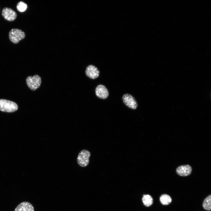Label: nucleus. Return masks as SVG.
Wrapping results in <instances>:
<instances>
[{
    "label": "nucleus",
    "instance_id": "4468645a",
    "mask_svg": "<svg viewBox=\"0 0 211 211\" xmlns=\"http://www.w3.org/2000/svg\"><path fill=\"white\" fill-rule=\"evenodd\" d=\"M27 8V4L22 1L19 2L16 6V8L17 10L21 12H23L25 11Z\"/></svg>",
    "mask_w": 211,
    "mask_h": 211
},
{
    "label": "nucleus",
    "instance_id": "39448f33",
    "mask_svg": "<svg viewBox=\"0 0 211 211\" xmlns=\"http://www.w3.org/2000/svg\"><path fill=\"white\" fill-rule=\"evenodd\" d=\"M122 99L124 103L129 108L135 109L137 108V103L131 95L127 93L124 94L122 96Z\"/></svg>",
    "mask_w": 211,
    "mask_h": 211
},
{
    "label": "nucleus",
    "instance_id": "ddd939ff",
    "mask_svg": "<svg viewBox=\"0 0 211 211\" xmlns=\"http://www.w3.org/2000/svg\"><path fill=\"white\" fill-rule=\"evenodd\" d=\"M204 208L207 211L211 210V195L207 196L204 200L203 203Z\"/></svg>",
    "mask_w": 211,
    "mask_h": 211
},
{
    "label": "nucleus",
    "instance_id": "f257e3e1",
    "mask_svg": "<svg viewBox=\"0 0 211 211\" xmlns=\"http://www.w3.org/2000/svg\"><path fill=\"white\" fill-rule=\"evenodd\" d=\"M18 108L15 103L9 100L0 99V110L3 112L11 113L16 111Z\"/></svg>",
    "mask_w": 211,
    "mask_h": 211
},
{
    "label": "nucleus",
    "instance_id": "0eeeda50",
    "mask_svg": "<svg viewBox=\"0 0 211 211\" xmlns=\"http://www.w3.org/2000/svg\"><path fill=\"white\" fill-rule=\"evenodd\" d=\"M86 75L92 79H95L99 76L100 71L95 66L92 65L88 66L85 70Z\"/></svg>",
    "mask_w": 211,
    "mask_h": 211
},
{
    "label": "nucleus",
    "instance_id": "1a4fd4ad",
    "mask_svg": "<svg viewBox=\"0 0 211 211\" xmlns=\"http://www.w3.org/2000/svg\"><path fill=\"white\" fill-rule=\"evenodd\" d=\"M192 168L189 165H181L178 167L176 170L177 173L182 176H186L190 175L192 171Z\"/></svg>",
    "mask_w": 211,
    "mask_h": 211
},
{
    "label": "nucleus",
    "instance_id": "9b49d317",
    "mask_svg": "<svg viewBox=\"0 0 211 211\" xmlns=\"http://www.w3.org/2000/svg\"><path fill=\"white\" fill-rule=\"evenodd\" d=\"M160 201L162 205H167L171 203L172 199L169 195L166 194H164L161 195L160 197Z\"/></svg>",
    "mask_w": 211,
    "mask_h": 211
},
{
    "label": "nucleus",
    "instance_id": "6e6552de",
    "mask_svg": "<svg viewBox=\"0 0 211 211\" xmlns=\"http://www.w3.org/2000/svg\"><path fill=\"white\" fill-rule=\"evenodd\" d=\"M95 93L98 97L103 99L106 98L109 95L108 89L104 86L102 84L97 86L95 89Z\"/></svg>",
    "mask_w": 211,
    "mask_h": 211
},
{
    "label": "nucleus",
    "instance_id": "7ed1b4c3",
    "mask_svg": "<svg viewBox=\"0 0 211 211\" xmlns=\"http://www.w3.org/2000/svg\"><path fill=\"white\" fill-rule=\"evenodd\" d=\"M91 155V153L88 150L86 149L81 150L77 157V162L79 165L82 167L87 166L89 163Z\"/></svg>",
    "mask_w": 211,
    "mask_h": 211
},
{
    "label": "nucleus",
    "instance_id": "f8f14e48",
    "mask_svg": "<svg viewBox=\"0 0 211 211\" xmlns=\"http://www.w3.org/2000/svg\"><path fill=\"white\" fill-rule=\"evenodd\" d=\"M142 201L144 205L147 207L150 206L153 203V198L149 195H144Z\"/></svg>",
    "mask_w": 211,
    "mask_h": 211
},
{
    "label": "nucleus",
    "instance_id": "9d476101",
    "mask_svg": "<svg viewBox=\"0 0 211 211\" xmlns=\"http://www.w3.org/2000/svg\"><path fill=\"white\" fill-rule=\"evenodd\" d=\"M14 211H34L33 205L28 202H23L19 204Z\"/></svg>",
    "mask_w": 211,
    "mask_h": 211
},
{
    "label": "nucleus",
    "instance_id": "20e7f679",
    "mask_svg": "<svg viewBox=\"0 0 211 211\" xmlns=\"http://www.w3.org/2000/svg\"><path fill=\"white\" fill-rule=\"evenodd\" d=\"M26 81L28 87L32 91H35L39 88L41 83V78L38 75L33 76H28Z\"/></svg>",
    "mask_w": 211,
    "mask_h": 211
},
{
    "label": "nucleus",
    "instance_id": "f03ea898",
    "mask_svg": "<svg viewBox=\"0 0 211 211\" xmlns=\"http://www.w3.org/2000/svg\"><path fill=\"white\" fill-rule=\"evenodd\" d=\"M25 33L21 30L17 28L11 29L9 33V38L13 43L17 44L25 37Z\"/></svg>",
    "mask_w": 211,
    "mask_h": 211
},
{
    "label": "nucleus",
    "instance_id": "423d86ee",
    "mask_svg": "<svg viewBox=\"0 0 211 211\" xmlns=\"http://www.w3.org/2000/svg\"><path fill=\"white\" fill-rule=\"evenodd\" d=\"M1 14L5 20L10 21L15 20L17 16V14L15 11L7 7L3 9Z\"/></svg>",
    "mask_w": 211,
    "mask_h": 211
}]
</instances>
